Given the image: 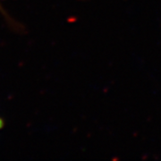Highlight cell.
Masks as SVG:
<instances>
[{"label": "cell", "instance_id": "6da1fadb", "mask_svg": "<svg viewBox=\"0 0 161 161\" xmlns=\"http://www.w3.org/2000/svg\"><path fill=\"white\" fill-rule=\"evenodd\" d=\"M0 9H1V6H0Z\"/></svg>", "mask_w": 161, "mask_h": 161}]
</instances>
